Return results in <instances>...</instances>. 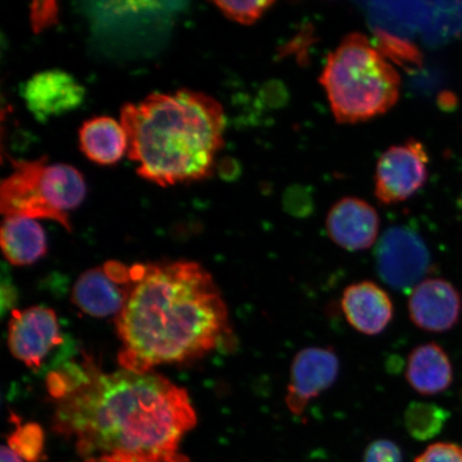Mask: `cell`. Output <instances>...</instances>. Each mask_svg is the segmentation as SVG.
<instances>
[{"label": "cell", "instance_id": "cell-1", "mask_svg": "<svg viewBox=\"0 0 462 462\" xmlns=\"http://www.w3.org/2000/svg\"><path fill=\"white\" fill-rule=\"evenodd\" d=\"M54 430L73 439L87 459L177 452L196 425L186 390L153 374L100 372L91 360L51 374Z\"/></svg>", "mask_w": 462, "mask_h": 462}, {"label": "cell", "instance_id": "cell-2", "mask_svg": "<svg viewBox=\"0 0 462 462\" xmlns=\"http://www.w3.org/2000/svg\"><path fill=\"white\" fill-rule=\"evenodd\" d=\"M117 318L120 365L147 374L217 348L228 331V310L215 281L199 263L134 265Z\"/></svg>", "mask_w": 462, "mask_h": 462}, {"label": "cell", "instance_id": "cell-3", "mask_svg": "<svg viewBox=\"0 0 462 462\" xmlns=\"http://www.w3.org/2000/svg\"><path fill=\"white\" fill-rule=\"evenodd\" d=\"M120 123L138 175L160 187L209 178L226 129L221 104L189 89L125 104Z\"/></svg>", "mask_w": 462, "mask_h": 462}, {"label": "cell", "instance_id": "cell-4", "mask_svg": "<svg viewBox=\"0 0 462 462\" xmlns=\"http://www.w3.org/2000/svg\"><path fill=\"white\" fill-rule=\"evenodd\" d=\"M319 80L339 124L378 117L400 99V74L362 33L343 39L328 55Z\"/></svg>", "mask_w": 462, "mask_h": 462}, {"label": "cell", "instance_id": "cell-5", "mask_svg": "<svg viewBox=\"0 0 462 462\" xmlns=\"http://www.w3.org/2000/svg\"><path fill=\"white\" fill-rule=\"evenodd\" d=\"M13 173L0 184L3 215L53 219L71 231L69 213L86 198L82 173L71 165L49 164L46 157L13 160Z\"/></svg>", "mask_w": 462, "mask_h": 462}, {"label": "cell", "instance_id": "cell-6", "mask_svg": "<svg viewBox=\"0 0 462 462\" xmlns=\"http://www.w3.org/2000/svg\"><path fill=\"white\" fill-rule=\"evenodd\" d=\"M375 264L380 279L386 285L397 291H412L429 273V247L413 230L391 227L378 242Z\"/></svg>", "mask_w": 462, "mask_h": 462}, {"label": "cell", "instance_id": "cell-7", "mask_svg": "<svg viewBox=\"0 0 462 462\" xmlns=\"http://www.w3.org/2000/svg\"><path fill=\"white\" fill-rule=\"evenodd\" d=\"M429 162L424 144L413 138L386 150L375 171L377 199L391 205L412 198L429 178Z\"/></svg>", "mask_w": 462, "mask_h": 462}, {"label": "cell", "instance_id": "cell-8", "mask_svg": "<svg viewBox=\"0 0 462 462\" xmlns=\"http://www.w3.org/2000/svg\"><path fill=\"white\" fill-rule=\"evenodd\" d=\"M339 359L332 348L309 346L293 357L285 403L291 414L301 417L309 403L330 389L337 380Z\"/></svg>", "mask_w": 462, "mask_h": 462}, {"label": "cell", "instance_id": "cell-9", "mask_svg": "<svg viewBox=\"0 0 462 462\" xmlns=\"http://www.w3.org/2000/svg\"><path fill=\"white\" fill-rule=\"evenodd\" d=\"M9 346L17 360L38 368L61 343L60 323L53 310L31 308L14 310L9 325Z\"/></svg>", "mask_w": 462, "mask_h": 462}, {"label": "cell", "instance_id": "cell-10", "mask_svg": "<svg viewBox=\"0 0 462 462\" xmlns=\"http://www.w3.org/2000/svg\"><path fill=\"white\" fill-rule=\"evenodd\" d=\"M130 284V269L119 263H108L79 276L73 289V302L92 317L119 315Z\"/></svg>", "mask_w": 462, "mask_h": 462}, {"label": "cell", "instance_id": "cell-11", "mask_svg": "<svg viewBox=\"0 0 462 462\" xmlns=\"http://www.w3.org/2000/svg\"><path fill=\"white\" fill-rule=\"evenodd\" d=\"M85 88L71 74L46 70L34 74L22 87L28 111L40 123L72 112L83 103Z\"/></svg>", "mask_w": 462, "mask_h": 462}, {"label": "cell", "instance_id": "cell-12", "mask_svg": "<svg viewBox=\"0 0 462 462\" xmlns=\"http://www.w3.org/2000/svg\"><path fill=\"white\" fill-rule=\"evenodd\" d=\"M410 319L421 330L442 333L457 325L460 294L449 282L427 279L415 286L408 301Z\"/></svg>", "mask_w": 462, "mask_h": 462}, {"label": "cell", "instance_id": "cell-13", "mask_svg": "<svg viewBox=\"0 0 462 462\" xmlns=\"http://www.w3.org/2000/svg\"><path fill=\"white\" fill-rule=\"evenodd\" d=\"M326 225L335 245L346 251L360 252L371 248L377 240L380 218L365 200L346 198L332 207Z\"/></svg>", "mask_w": 462, "mask_h": 462}, {"label": "cell", "instance_id": "cell-14", "mask_svg": "<svg viewBox=\"0 0 462 462\" xmlns=\"http://www.w3.org/2000/svg\"><path fill=\"white\" fill-rule=\"evenodd\" d=\"M342 310L346 322L367 337L383 333L394 316L390 294L373 281L357 282L346 287Z\"/></svg>", "mask_w": 462, "mask_h": 462}, {"label": "cell", "instance_id": "cell-15", "mask_svg": "<svg viewBox=\"0 0 462 462\" xmlns=\"http://www.w3.org/2000/svg\"><path fill=\"white\" fill-rule=\"evenodd\" d=\"M406 379L420 395L447 391L453 383V367L446 351L435 343L418 346L408 356Z\"/></svg>", "mask_w": 462, "mask_h": 462}, {"label": "cell", "instance_id": "cell-16", "mask_svg": "<svg viewBox=\"0 0 462 462\" xmlns=\"http://www.w3.org/2000/svg\"><path fill=\"white\" fill-rule=\"evenodd\" d=\"M79 140L80 150L97 164H116L128 153V135L123 125L106 116L85 121Z\"/></svg>", "mask_w": 462, "mask_h": 462}, {"label": "cell", "instance_id": "cell-17", "mask_svg": "<svg viewBox=\"0 0 462 462\" xmlns=\"http://www.w3.org/2000/svg\"><path fill=\"white\" fill-rule=\"evenodd\" d=\"M0 242L10 263L27 265L38 262L46 253V236L37 219L5 217Z\"/></svg>", "mask_w": 462, "mask_h": 462}, {"label": "cell", "instance_id": "cell-18", "mask_svg": "<svg viewBox=\"0 0 462 462\" xmlns=\"http://www.w3.org/2000/svg\"><path fill=\"white\" fill-rule=\"evenodd\" d=\"M366 5L375 32L402 39L423 32L431 10V3L426 2H375Z\"/></svg>", "mask_w": 462, "mask_h": 462}, {"label": "cell", "instance_id": "cell-19", "mask_svg": "<svg viewBox=\"0 0 462 462\" xmlns=\"http://www.w3.org/2000/svg\"><path fill=\"white\" fill-rule=\"evenodd\" d=\"M448 418L447 410L436 403L413 402L403 413V424L415 440L427 441L442 431Z\"/></svg>", "mask_w": 462, "mask_h": 462}, {"label": "cell", "instance_id": "cell-20", "mask_svg": "<svg viewBox=\"0 0 462 462\" xmlns=\"http://www.w3.org/2000/svg\"><path fill=\"white\" fill-rule=\"evenodd\" d=\"M461 32L462 3H431L430 19L421 32L427 43H444Z\"/></svg>", "mask_w": 462, "mask_h": 462}, {"label": "cell", "instance_id": "cell-21", "mask_svg": "<svg viewBox=\"0 0 462 462\" xmlns=\"http://www.w3.org/2000/svg\"><path fill=\"white\" fill-rule=\"evenodd\" d=\"M8 442L9 448L26 462H39L42 457L44 435L37 424L17 426Z\"/></svg>", "mask_w": 462, "mask_h": 462}, {"label": "cell", "instance_id": "cell-22", "mask_svg": "<svg viewBox=\"0 0 462 462\" xmlns=\"http://www.w3.org/2000/svg\"><path fill=\"white\" fill-rule=\"evenodd\" d=\"M381 49L383 55H388L394 61L404 67L417 69L423 63V58L417 46L410 43L408 40L402 39L390 34L377 32Z\"/></svg>", "mask_w": 462, "mask_h": 462}, {"label": "cell", "instance_id": "cell-23", "mask_svg": "<svg viewBox=\"0 0 462 462\" xmlns=\"http://www.w3.org/2000/svg\"><path fill=\"white\" fill-rule=\"evenodd\" d=\"M217 7L231 21L252 25L262 17L273 2H216Z\"/></svg>", "mask_w": 462, "mask_h": 462}, {"label": "cell", "instance_id": "cell-24", "mask_svg": "<svg viewBox=\"0 0 462 462\" xmlns=\"http://www.w3.org/2000/svg\"><path fill=\"white\" fill-rule=\"evenodd\" d=\"M363 462H402V452L395 442L380 439L366 448Z\"/></svg>", "mask_w": 462, "mask_h": 462}, {"label": "cell", "instance_id": "cell-25", "mask_svg": "<svg viewBox=\"0 0 462 462\" xmlns=\"http://www.w3.org/2000/svg\"><path fill=\"white\" fill-rule=\"evenodd\" d=\"M414 462H462V448L450 442L431 444Z\"/></svg>", "mask_w": 462, "mask_h": 462}, {"label": "cell", "instance_id": "cell-26", "mask_svg": "<svg viewBox=\"0 0 462 462\" xmlns=\"http://www.w3.org/2000/svg\"><path fill=\"white\" fill-rule=\"evenodd\" d=\"M60 9L55 2H34L31 5V24L36 33L53 26L58 22Z\"/></svg>", "mask_w": 462, "mask_h": 462}, {"label": "cell", "instance_id": "cell-27", "mask_svg": "<svg viewBox=\"0 0 462 462\" xmlns=\"http://www.w3.org/2000/svg\"><path fill=\"white\" fill-rule=\"evenodd\" d=\"M284 206L291 216L304 217L310 216L313 209V200L308 189L297 187L287 190Z\"/></svg>", "mask_w": 462, "mask_h": 462}, {"label": "cell", "instance_id": "cell-28", "mask_svg": "<svg viewBox=\"0 0 462 462\" xmlns=\"http://www.w3.org/2000/svg\"><path fill=\"white\" fill-rule=\"evenodd\" d=\"M133 462H189V460L181 454L177 452L165 453L152 456H140V457H133Z\"/></svg>", "mask_w": 462, "mask_h": 462}, {"label": "cell", "instance_id": "cell-29", "mask_svg": "<svg viewBox=\"0 0 462 462\" xmlns=\"http://www.w3.org/2000/svg\"><path fill=\"white\" fill-rule=\"evenodd\" d=\"M438 102L444 111H454L458 106V97L453 92L446 91L439 97Z\"/></svg>", "mask_w": 462, "mask_h": 462}, {"label": "cell", "instance_id": "cell-30", "mask_svg": "<svg viewBox=\"0 0 462 462\" xmlns=\"http://www.w3.org/2000/svg\"><path fill=\"white\" fill-rule=\"evenodd\" d=\"M85 462H133L132 456L129 455H111L102 456V457L89 458Z\"/></svg>", "mask_w": 462, "mask_h": 462}, {"label": "cell", "instance_id": "cell-31", "mask_svg": "<svg viewBox=\"0 0 462 462\" xmlns=\"http://www.w3.org/2000/svg\"><path fill=\"white\" fill-rule=\"evenodd\" d=\"M0 456H2V462H23L20 456L7 447L2 448V454Z\"/></svg>", "mask_w": 462, "mask_h": 462}]
</instances>
